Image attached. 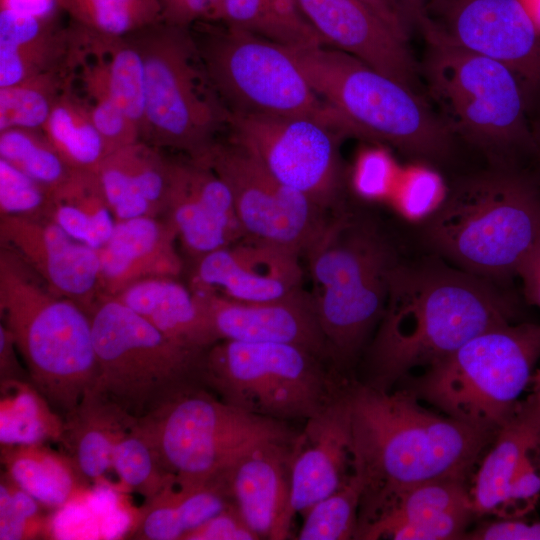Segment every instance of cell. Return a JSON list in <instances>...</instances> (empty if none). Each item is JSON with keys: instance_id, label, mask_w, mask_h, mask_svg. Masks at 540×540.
I'll list each match as a JSON object with an SVG mask.
<instances>
[{"instance_id": "obj_1", "label": "cell", "mask_w": 540, "mask_h": 540, "mask_svg": "<svg viewBox=\"0 0 540 540\" xmlns=\"http://www.w3.org/2000/svg\"><path fill=\"white\" fill-rule=\"evenodd\" d=\"M347 398L353 470L362 482L356 534L416 486L466 480L496 435L425 409L402 387L384 390L351 378Z\"/></svg>"}, {"instance_id": "obj_2", "label": "cell", "mask_w": 540, "mask_h": 540, "mask_svg": "<svg viewBox=\"0 0 540 540\" xmlns=\"http://www.w3.org/2000/svg\"><path fill=\"white\" fill-rule=\"evenodd\" d=\"M512 316L508 301L484 278L432 260L399 262L360 381L393 389L413 369L433 365Z\"/></svg>"}, {"instance_id": "obj_3", "label": "cell", "mask_w": 540, "mask_h": 540, "mask_svg": "<svg viewBox=\"0 0 540 540\" xmlns=\"http://www.w3.org/2000/svg\"><path fill=\"white\" fill-rule=\"evenodd\" d=\"M303 257L331 363L351 377L382 318L398 256L373 221L341 209L330 216Z\"/></svg>"}, {"instance_id": "obj_4", "label": "cell", "mask_w": 540, "mask_h": 540, "mask_svg": "<svg viewBox=\"0 0 540 540\" xmlns=\"http://www.w3.org/2000/svg\"><path fill=\"white\" fill-rule=\"evenodd\" d=\"M423 237L457 268L507 278L540 240V189L511 166L457 182L425 220Z\"/></svg>"}, {"instance_id": "obj_5", "label": "cell", "mask_w": 540, "mask_h": 540, "mask_svg": "<svg viewBox=\"0 0 540 540\" xmlns=\"http://www.w3.org/2000/svg\"><path fill=\"white\" fill-rule=\"evenodd\" d=\"M0 314L30 382L64 419L97 381L89 314L53 293L4 246L0 250Z\"/></svg>"}, {"instance_id": "obj_6", "label": "cell", "mask_w": 540, "mask_h": 540, "mask_svg": "<svg viewBox=\"0 0 540 540\" xmlns=\"http://www.w3.org/2000/svg\"><path fill=\"white\" fill-rule=\"evenodd\" d=\"M286 48L352 135L424 161L439 162L450 155L454 136L418 91L331 46Z\"/></svg>"}, {"instance_id": "obj_7", "label": "cell", "mask_w": 540, "mask_h": 540, "mask_svg": "<svg viewBox=\"0 0 540 540\" xmlns=\"http://www.w3.org/2000/svg\"><path fill=\"white\" fill-rule=\"evenodd\" d=\"M540 360V325L486 330L398 384L442 414L494 433L511 418Z\"/></svg>"}, {"instance_id": "obj_8", "label": "cell", "mask_w": 540, "mask_h": 540, "mask_svg": "<svg viewBox=\"0 0 540 540\" xmlns=\"http://www.w3.org/2000/svg\"><path fill=\"white\" fill-rule=\"evenodd\" d=\"M351 378L299 346L229 340L206 349L199 370L200 385L221 400L284 422L319 414Z\"/></svg>"}, {"instance_id": "obj_9", "label": "cell", "mask_w": 540, "mask_h": 540, "mask_svg": "<svg viewBox=\"0 0 540 540\" xmlns=\"http://www.w3.org/2000/svg\"><path fill=\"white\" fill-rule=\"evenodd\" d=\"M145 71L140 140L203 161L227 125L228 110L188 27L159 22L133 34Z\"/></svg>"}, {"instance_id": "obj_10", "label": "cell", "mask_w": 540, "mask_h": 540, "mask_svg": "<svg viewBox=\"0 0 540 540\" xmlns=\"http://www.w3.org/2000/svg\"><path fill=\"white\" fill-rule=\"evenodd\" d=\"M424 39L423 76L451 134L498 156L533 153L529 104L515 73L481 54Z\"/></svg>"}, {"instance_id": "obj_11", "label": "cell", "mask_w": 540, "mask_h": 540, "mask_svg": "<svg viewBox=\"0 0 540 540\" xmlns=\"http://www.w3.org/2000/svg\"><path fill=\"white\" fill-rule=\"evenodd\" d=\"M178 487L204 485L252 447L293 442L298 433L286 422L249 413L191 385L137 419Z\"/></svg>"}, {"instance_id": "obj_12", "label": "cell", "mask_w": 540, "mask_h": 540, "mask_svg": "<svg viewBox=\"0 0 540 540\" xmlns=\"http://www.w3.org/2000/svg\"><path fill=\"white\" fill-rule=\"evenodd\" d=\"M98 376L92 390L140 419L199 383L202 356L167 337L114 297L89 312Z\"/></svg>"}, {"instance_id": "obj_13", "label": "cell", "mask_w": 540, "mask_h": 540, "mask_svg": "<svg viewBox=\"0 0 540 540\" xmlns=\"http://www.w3.org/2000/svg\"><path fill=\"white\" fill-rule=\"evenodd\" d=\"M197 43L208 77L228 112L310 117L352 135L285 45L229 26Z\"/></svg>"}, {"instance_id": "obj_14", "label": "cell", "mask_w": 540, "mask_h": 540, "mask_svg": "<svg viewBox=\"0 0 540 540\" xmlns=\"http://www.w3.org/2000/svg\"><path fill=\"white\" fill-rule=\"evenodd\" d=\"M231 139L251 152L280 182L329 213L341 210L344 133L310 117L228 112Z\"/></svg>"}, {"instance_id": "obj_15", "label": "cell", "mask_w": 540, "mask_h": 540, "mask_svg": "<svg viewBox=\"0 0 540 540\" xmlns=\"http://www.w3.org/2000/svg\"><path fill=\"white\" fill-rule=\"evenodd\" d=\"M201 163L211 167L228 186L247 238L302 257L333 214L280 182L231 138L228 142L217 141Z\"/></svg>"}, {"instance_id": "obj_16", "label": "cell", "mask_w": 540, "mask_h": 540, "mask_svg": "<svg viewBox=\"0 0 540 540\" xmlns=\"http://www.w3.org/2000/svg\"><path fill=\"white\" fill-rule=\"evenodd\" d=\"M417 28L506 65L540 108V32L519 0H425Z\"/></svg>"}, {"instance_id": "obj_17", "label": "cell", "mask_w": 540, "mask_h": 540, "mask_svg": "<svg viewBox=\"0 0 540 540\" xmlns=\"http://www.w3.org/2000/svg\"><path fill=\"white\" fill-rule=\"evenodd\" d=\"M301 256L244 237L191 262L189 288L242 303L283 299L302 289Z\"/></svg>"}, {"instance_id": "obj_18", "label": "cell", "mask_w": 540, "mask_h": 540, "mask_svg": "<svg viewBox=\"0 0 540 540\" xmlns=\"http://www.w3.org/2000/svg\"><path fill=\"white\" fill-rule=\"evenodd\" d=\"M0 238L1 246L16 253L53 293L89 314L102 295L96 249L48 219L0 215Z\"/></svg>"}, {"instance_id": "obj_19", "label": "cell", "mask_w": 540, "mask_h": 540, "mask_svg": "<svg viewBox=\"0 0 540 540\" xmlns=\"http://www.w3.org/2000/svg\"><path fill=\"white\" fill-rule=\"evenodd\" d=\"M163 218L191 262L245 237L226 183L211 167L190 158L171 159Z\"/></svg>"}, {"instance_id": "obj_20", "label": "cell", "mask_w": 540, "mask_h": 540, "mask_svg": "<svg viewBox=\"0 0 540 540\" xmlns=\"http://www.w3.org/2000/svg\"><path fill=\"white\" fill-rule=\"evenodd\" d=\"M347 386L323 411L306 420L292 443L290 524L297 513L337 491L354 473Z\"/></svg>"}, {"instance_id": "obj_21", "label": "cell", "mask_w": 540, "mask_h": 540, "mask_svg": "<svg viewBox=\"0 0 540 540\" xmlns=\"http://www.w3.org/2000/svg\"><path fill=\"white\" fill-rule=\"evenodd\" d=\"M195 294L203 306L215 343L229 340L295 345L331 363L309 291L302 288L283 299L263 303Z\"/></svg>"}, {"instance_id": "obj_22", "label": "cell", "mask_w": 540, "mask_h": 540, "mask_svg": "<svg viewBox=\"0 0 540 540\" xmlns=\"http://www.w3.org/2000/svg\"><path fill=\"white\" fill-rule=\"evenodd\" d=\"M293 442L260 443L212 480L260 539L280 540L289 536Z\"/></svg>"}, {"instance_id": "obj_23", "label": "cell", "mask_w": 540, "mask_h": 540, "mask_svg": "<svg viewBox=\"0 0 540 540\" xmlns=\"http://www.w3.org/2000/svg\"><path fill=\"white\" fill-rule=\"evenodd\" d=\"M326 45L347 52L398 82L418 89L419 66L399 38L358 0H296Z\"/></svg>"}, {"instance_id": "obj_24", "label": "cell", "mask_w": 540, "mask_h": 540, "mask_svg": "<svg viewBox=\"0 0 540 540\" xmlns=\"http://www.w3.org/2000/svg\"><path fill=\"white\" fill-rule=\"evenodd\" d=\"M475 517L465 479L444 478L401 494L381 515L362 528L355 539H463Z\"/></svg>"}, {"instance_id": "obj_25", "label": "cell", "mask_w": 540, "mask_h": 540, "mask_svg": "<svg viewBox=\"0 0 540 540\" xmlns=\"http://www.w3.org/2000/svg\"><path fill=\"white\" fill-rule=\"evenodd\" d=\"M177 242L175 231L164 218L117 221L107 242L97 249L102 295L115 297L149 278H179L184 262Z\"/></svg>"}, {"instance_id": "obj_26", "label": "cell", "mask_w": 540, "mask_h": 540, "mask_svg": "<svg viewBox=\"0 0 540 540\" xmlns=\"http://www.w3.org/2000/svg\"><path fill=\"white\" fill-rule=\"evenodd\" d=\"M142 140L109 153L95 170L116 218H163L169 195L171 159Z\"/></svg>"}, {"instance_id": "obj_27", "label": "cell", "mask_w": 540, "mask_h": 540, "mask_svg": "<svg viewBox=\"0 0 540 540\" xmlns=\"http://www.w3.org/2000/svg\"><path fill=\"white\" fill-rule=\"evenodd\" d=\"M540 445V402L532 392L497 431L470 491L476 517L500 515L524 458Z\"/></svg>"}, {"instance_id": "obj_28", "label": "cell", "mask_w": 540, "mask_h": 540, "mask_svg": "<svg viewBox=\"0 0 540 540\" xmlns=\"http://www.w3.org/2000/svg\"><path fill=\"white\" fill-rule=\"evenodd\" d=\"M114 298L187 348L203 352L215 343L199 298L178 278L141 280Z\"/></svg>"}, {"instance_id": "obj_29", "label": "cell", "mask_w": 540, "mask_h": 540, "mask_svg": "<svg viewBox=\"0 0 540 540\" xmlns=\"http://www.w3.org/2000/svg\"><path fill=\"white\" fill-rule=\"evenodd\" d=\"M137 419L90 390L64 417L61 444L89 483L108 485L114 446Z\"/></svg>"}, {"instance_id": "obj_30", "label": "cell", "mask_w": 540, "mask_h": 540, "mask_svg": "<svg viewBox=\"0 0 540 540\" xmlns=\"http://www.w3.org/2000/svg\"><path fill=\"white\" fill-rule=\"evenodd\" d=\"M1 463L7 475L44 507L61 508L82 500L89 482L68 453L48 443L1 446Z\"/></svg>"}, {"instance_id": "obj_31", "label": "cell", "mask_w": 540, "mask_h": 540, "mask_svg": "<svg viewBox=\"0 0 540 540\" xmlns=\"http://www.w3.org/2000/svg\"><path fill=\"white\" fill-rule=\"evenodd\" d=\"M47 219L74 239L101 248L117 222L95 171L73 170L51 189Z\"/></svg>"}, {"instance_id": "obj_32", "label": "cell", "mask_w": 540, "mask_h": 540, "mask_svg": "<svg viewBox=\"0 0 540 540\" xmlns=\"http://www.w3.org/2000/svg\"><path fill=\"white\" fill-rule=\"evenodd\" d=\"M1 446L61 442L64 419L29 380H0Z\"/></svg>"}, {"instance_id": "obj_33", "label": "cell", "mask_w": 540, "mask_h": 540, "mask_svg": "<svg viewBox=\"0 0 540 540\" xmlns=\"http://www.w3.org/2000/svg\"><path fill=\"white\" fill-rule=\"evenodd\" d=\"M222 22L289 47L326 45L296 0H222Z\"/></svg>"}, {"instance_id": "obj_34", "label": "cell", "mask_w": 540, "mask_h": 540, "mask_svg": "<svg viewBox=\"0 0 540 540\" xmlns=\"http://www.w3.org/2000/svg\"><path fill=\"white\" fill-rule=\"evenodd\" d=\"M41 129L73 170L95 171L108 155L87 99L72 88L59 98Z\"/></svg>"}, {"instance_id": "obj_35", "label": "cell", "mask_w": 540, "mask_h": 540, "mask_svg": "<svg viewBox=\"0 0 540 540\" xmlns=\"http://www.w3.org/2000/svg\"><path fill=\"white\" fill-rule=\"evenodd\" d=\"M80 64H69L0 87V131L13 127L41 129L54 105L72 88Z\"/></svg>"}, {"instance_id": "obj_36", "label": "cell", "mask_w": 540, "mask_h": 540, "mask_svg": "<svg viewBox=\"0 0 540 540\" xmlns=\"http://www.w3.org/2000/svg\"><path fill=\"white\" fill-rule=\"evenodd\" d=\"M71 22L100 36L124 37L162 22L159 0H55Z\"/></svg>"}, {"instance_id": "obj_37", "label": "cell", "mask_w": 540, "mask_h": 540, "mask_svg": "<svg viewBox=\"0 0 540 540\" xmlns=\"http://www.w3.org/2000/svg\"><path fill=\"white\" fill-rule=\"evenodd\" d=\"M89 34L91 47L104 59L112 95L140 128L144 112L145 71L138 47L130 35L107 37Z\"/></svg>"}, {"instance_id": "obj_38", "label": "cell", "mask_w": 540, "mask_h": 540, "mask_svg": "<svg viewBox=\"0 0 540 540\" xmlns=\"http://www.w3.org/2000/svg\"><path fill=\"white\" fill-rule=\"evenodd\" d=\"M79 77L92 119L108 154L139 141V126L124 112L111 93L101 53L91 50L80 67Z\"/></svg>"}, {"instance_id": "obj_39", "label": "cell", "mask_w": 540, "mask_h": 540, "mask_svg": "<svg viewBox=\"0 0 540 540\" xmlns=\"http://www.w3.org/2000/svg\"><path fill=\"white\" fill-rule=\"evenodd\" d=\"M112 468L123 490L140 494L146 502L175 484L137 420L117 440Z\"/></svg>"}, {"instance_id": "obj_40", "label": "cell", "mask_w": 540, "mask_h": 540, "mask_svg": "<svg viewBox=\"0 0 540 540\" xmlns=\"http://www.w3.org/2000/svg\"><path fill=\"white\" fill-rule=\"evenodd\" d=\"M0 158L49 189L57 187L73 171L42 129L1 130Z\"/></svg>"}, {"instance_id": "obj_41", "label": "cell", "mask_w": 540, "mask_h": 540, "mask_svg": "<svg viewBox=\"0 0 540 540\" xmlns=\"http://www.w3.org/2000/svg\"><path fill=\"white\" fill-rule=\"evenodd\" d=\"M362 482L354 472L337 491L310 506L298 540L354 539L358 526Z\"/></svg>"}, {"instance_id": "obj_42", "label": "cell", "mask_w": 540, "mask_h": 540, "mask_svg": "<svg viewBox=\"0 0 540 540\" xmlns=\"http://www.w3.org/2000/svg\"><path fill=\"white\" fill-rule=\"evenodd\" d=\"M43 505L20 488L5 471L0 481V539L36 538L48 531L49 521L41 513Z\"/></svg>"}, {"instance_id": "obj_43", "label": "cell", "mask_w": 540, "mask_h": 540, "mask_svg": "<svg viewBox=\"0 0 540 540\" xmlns=\"http://www.w3.org/2000/svg\"><path fill=\"white\" fill-rule=\"evenodd\" d=\"M51 189L0 158V215L47 219Z\"/></svg>"}, {"instance_id": "obj_44", "label": "cell", "mask_w": 540, "mask_h": 540, "mask_svg": "<svg viewBox=\"0 0 540 540\" xmlns=\"http://www.w3.org/2000/svg\"><path fill=\"white\" fill-rule=\"evenodd\" d=\"M399 169L400 166L386 151H363L356 161L353 174L356 194L365 200H388Z\"/></svg>"}, {"instance_id": "obj_45", "label": "cell", "mask_w": 540, "mask_h": 540, "mask_svg": "<svg viewBox=\"0 0 540 540\" xmlns=\"http://www.w3.org/2000/svg\"><path fill=\"white\" fill-rule=\"evenodd\" d=\"M233 504L188 532L182 540H258Z\"/></svg>"}, {"instance_id": "obj_46", "label": "cell", "mask_w": 540, "mask_h": 540, "mask_svg": "<svg viewBox=\"0 0 540 540\" xmlns=\"http://www.w3.org/2000/svg\"><path fill=\"white\" fill-rule=\"evenodd\" d=\"M163 22L188 27L200 20L222 21V0H159Z\"/></svg>"}, {"instance_id": "obj_47", "label": "cell", "mask_w": 540, "mask_h": 540, "mask_svg": "<svg viewBox=\"0 0 540 540\" xmlns=\"http://www.w3.org/2000/svg\"><path fill=\"white\" fill-rule=\"evenodd\" d=\"M468 540H540V521L528 522L520 518H501L482 522L468 530Z\"/></svg>"}, {"instance_id": "obj_48", "label": "cell", "mask_w": 540, "mask_h": 540, "mask_svg": "<svg viewBox=\"0 0 540 540\" xmlns=\"http://www.w3.org/2000/svg\"><path fill=\"white\" fill-rule=\"evenodd\" d=\"M378 16L399 38L408 42L414 25L404 0H358Z\"/></svg>"}, {"instance_id": "obj_49", "label": "cell", "mask_w": 540, "mask_h": 540, "mask_svg": "<svg viewBox=\"0 0 540 540\" xmlns=\"http://www.w3.org/2000/svg\"><path fill=\"white\" fill-rule=\"evenodd\" d=\"M517 275L522 280L526 300L540 308V240L521 263Z\"/></svg>"}, {"instance_id": "obj_50", "label": "cell", "mask_w": 540, "mask_h": 540, "mask_svg": "<svg viewBox=\"0 0 540 540\" xmlns=\"http://www.w3.org/2000/svg\"><path fill=\"white\" fill-rule=\"evenodd\" d=\"M17 348L11 332L0 325V380H29L17 358ZM30 381V380H29Z\"/></svg>"}, {"instance_id": "obj_51", "label": "cell", "mask_w": 540, "mask_h": 540, "mask_svg": "<svg viewBox=\"0 0 540 540\" xmlns=\"http://www.w3.org/2000/svg\"><path fill=\"white\" fill-rule=\"evenodd\" d=\"M424 2L425 0H404L407 12L414 27H417L420 19L423 16Z\"/></svg>"}, {"instance_id": "obj_52", "label": "cell", "mask_w": 540, "mask_h": 540, "mask_svg": "<svg viewBox=\"0 0 540 540\" xmlns=\"http://www.w3.org/2000/svg\"><path fill=\"white\" fill-rule=\"evenodd\" d=\"M519 2L540 32V0H519Z\"/></svg>"}, {"instance_id": "obj_53", "label": "cell", "mask_w": 540, "mask_h": 540, "mask_svg": "<svg viewBox=\"0 0 540 540\" xmlns=\"http://www.w3.org/2000/svg\"><path fill=\"white\" fill-rule=\"evenodd\" d=\"M532 128V139H533V153L537 157L540 163V116L534 124L531 125Z\"/></svg>"}, {"instance_id": "obj_54", "label": "cell", "mask_w": 540, "mask_h": 540, "mask_svg": "<svg viewBox=\"0 0 540 540\" xmlns=\"http://www.w3.org/2000/svg\"><path fill=\"white\" fill-rule=\"evenodd\" d=\"M532 392L540 402V369L536 370L531 379Z\"/></svg>"}, {"instance_id": "obj_55", "label": "cell", "mask_w": 540, "mask_h": 540, "mask_svg": "<svg viewBox=\"0 0 540 540\" xmlns=\"http://www.w3.org/2000/svg\"><path fill=\"white\" fill-rule=\"evenodd\" d=\"M537 458H538V463H539V467H540V445L537 448Z\"/></svg>"}]
</instances>
